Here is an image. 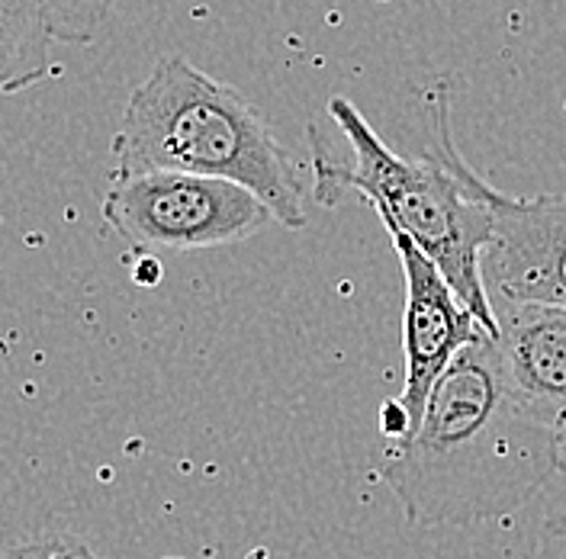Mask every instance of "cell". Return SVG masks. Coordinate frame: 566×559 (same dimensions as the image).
<instances>
[{
    "label": "cell",
    "mask_w": 566,
    "mask_h": 559,
    "mask_svg": "<svg viewBox=\"0 0 566 559\" xmlns=\"http://www.w3.org/2000/svg\"><path fill=\"white\" fill-rule=\"evenodd\" d=\"M560 473V431L505 380L493 335L458 354L419 428L387 444L380 476L416 527H470L525 508Z\"/></svg>",
    "instance_id": "6da1fadb"
},
{
    "label": "cell",
    "mask_w": 566,
    "mask_h": 559,
    "mask_svg": "<svg viewBox=\"0 0 566 559\" xmlns=\"http://www.w3.org/2000/svg\"><path fill=\"white\" fill-rule=\"evenodd\" d=\"M335 139L310 126L313 193L322 207H335L342 193L357 190L380 215L387 235H406L454 286L463 306L495 338V315L483 254L495 232L499 190L476 175L454 145L448 91H434L428 106V155H399L377 136L348 97L328 101Z\"/></svg>",
    "instance_id": "7a4b0ae2"
},
{
    "label": "cell",
    "mask_w": 566,
    "mask_h": 559,
    "mask_svg": "<svg viewBox=\"0 0 566 559\" xmlns=\"http://www.w3.org/2000/svg\"><path fill=\"white\" fill-rule=\"evenodd\" d=\"M116 175L151 171L216 177L245 187L286 229H303V165L286 151L261 109L184 55H168L129 94L116 139Z\"/></svg>",
    "instance_id": "3957f363"
},
{
    "label": "cell",
    "mask_w": 566,
    "mask_h": 559,
    "mask_svg": "<svg viewBox=\"0 0 566 559\" xmlns=\"http://www.w3.org/2000/svg\"><path fill=\"white\" fill-rule=\"evenodd\" d=\"M101 212L106 225L139 251L239 245L274 222V212L245 187L177 171L113 177Z\"/></svg>",
    "instance_id": "277c9868"
},
{
    "label": "cell",
    "mask_w": 566,
    "mask_h": 559,
    "mask_svg": "<svg viewBox=\"0 0 566 559\" xmlns=\"http://www.w3.org/2000/svg\"><path fill=\"white\" fill-rule=\"evenodd\" d=\"M406 277V309H402V392L396 405L416 431L431 399V389L448 373L463 348L490 335V328L463 306L454 286L424 257L406 235H389ZM409 431V434H412Z\"/></svg>",
    "instance_id": "5b68a950"
},
{
    "label": "cell",
    "mask_w": 566,
    "mask_h": 559,
    "mask_svg": "<svg viewBox=\"0 0 566 559\" xmlns=\"http://www.w3.org/2000/svg\"><path fill=\"white\" fill-rule=\"evenodd\" d=\"M490 303L566 309V193L495 197V232L483 254Z\"/></svg>",
    "instance_id": "8992f818"
},
{
    "label": "cell",
    "mask_w": 566,
    "mask_h": 559,
    "mask_svg": "<svg viewBox=\"0 0 566 559\" xmlns=\"http://www.w3.org/2000/svg\"><path fill=\"white\" fill-rule=\"evenodd\" d=\"M495 348L518 402L551 428L566 424V309L495 303Z\"/></svg>",
    "instance_id": "52a82bcc"
},
{
    "label": "cell",
    "mask_w": 566,
    "mask_h": 559,
    "mask_svg": "<svg viewBox=\"0 0 566 559\" xmlns=\"http://www.w3.org/2000/svg\"><path fill=\"white\" fill-rule=\"evenodd\" d=\"M49 0H0V94L52 77Z\"/></svg>",
    "instance_id": "ba28073f"
},
{
    "label": "cell",
    "mask_w": 566,
    "mask_h": 559,
    "mask_svg": "<svg viewBox=\"0 0 566 559\" xmlns=\"http://www.w3.org/2000/svg\"><path fill=\"white\" fill-rule=\"evenodd\" d=\"M113 0H49L52 13V39L62 45H91Z\"/></svg>",
    "instance_id": "9c48e42d"
},
{
    "label": "cell",
    "mask_w": 566,
    "mask_h": 559,
    "mask_svg": "<svg viewBox=\"0 0 566 559\" xmlns=\"http://www.w3.org/2000/svg\"><path fill=\"white\" fill-rule=\"evenodd\" d=\"M3 559H101L77 537H39L13 547Z\"/></svg>",
    "instance_id": "30bf717a"
},
{
    "label": "cell",
    "mask_w": 566,
    "mask_h": 559,
    "mask_svg": "<svg viewBox=\"0 0 566 559\" xmlns=\"http://www.w3.org/2000/svg\"><path fill=\"white\" fill-rule=\"evenodd\" d=\"M133 280L139 283V286H155L158 280H161V264L155 261V257H142L139 264L133 267Z\"/></svg>",
    "instance_id": "8fae6325"
},
{
    "label": "cell",
    "mask_w": 566,
    "mask_h": 559,
    "mask_svg": "<svg viewBox=\"0 0 566 559\" xmlns=\"http://www.w3.org/2000/svg\"><path fill=\"white\" fill-rule=\"evenodd\" d=\"M544 530H547V537H554V540H566V511L564 515H554Z\"/></svg>",
    "instance_id": "7c38bea8"
},
{
    "label": "cell",
    "mask_w": 566,
    "mask_h": 559,
    "mask_svg": "<svg viewBox=\"0 0 566 559\" xmlns=\"http://www.w3.org/2000/svg\"><path fill=\"white\" fill-rule=\"evenodd\" d=\"M560 473H566V424L560 431Z\"/></svg>",
    "instance_id": "4fadbf2b"
},
{
    "label": "cell",
    "mask_w": 566,
    "mask_h": 559,
    "mask_svg": "<svg viewBox=\"0 0 566 559\" xmlns=\"http://www.w3.org/2000/svg\"><path fill=\"white\" fill-rule=\"evenodd\" d=\"M168 559H180V557H168Z\"/></svg>",
    "instance_id": "5bb4252c"
}]
</instances>
